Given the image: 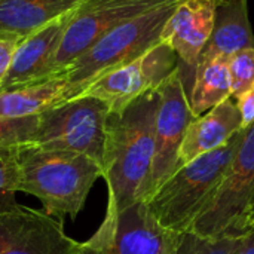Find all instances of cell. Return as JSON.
Instances as JSON below:
<instances>
[{"mask_svg":"<svg viewBox=\"0 0 254 254\" xmlns=\"http://www.w3.org/2000/svg\"><path fill=\"white\" fill-rule=\"evenodd\" d=\"M156 91L147 92L119 113H110L106 129L103 179L107 210L118 213L144 201L155 158Z\"/></svg>","mask_w":254,"mask_h":254,"instance_id":"6da1fadb","label":"cell"},{"mask_svg":"<svg viewBox=\"0 0 254 254\" xmlns=\"http://www.w3.org/2000/svg\"><path fill=\"white\" fill-rule=\"evenodd\" d=\"M13 164L16 192L37 198L42 210L58 219H76L94 183L103 177L100 164L89 156L33 143L13 147Z\"/></svg>","mask_w":254,"mask_h":254,"instance_id":"7a4b0ae2","label":"cell"},{"mask_svg":"<svg viewBox=\"0 0 254 254\" xmlns=\"http://www.w3.org/2000/svg\"><path fill=\"white\" fill-rule=\"evenodd\" d=\"M244 131L246 129L237 132L222 147L176 170L168 180L144 201L155 220L164 229L174 234L190 231L223 180L243 141Z\"/></svg>","mask_w":254,"mask_h":254,"instance_id":"3957f363","label":"cell"},{"mask_svg":"<svg viewBox=\"0 0 254 254\" xmlns=\"http://www.w3.org/2000/svg\"><path fill=\"white\" fill-rule=\"evenodd\" d=\"M180 1L182 0H167L119 24L71 63L63 73L65 79L64 101L80 97L106 73L137 60L144 52L159 45L162 30Z\"/></svg>","mask_w":254,"mask_h":254,"instance_id":"277c9868","label":"cell"},{"mask_svg":"<svg viewBox=\"0 0 254 254\" xmlns=\"http://www.w3.org/2000/svg\"><path fill=\"white\" fill-rule=\"evenodd\" d=\"M110 110L98 98L82 95L46 110L39 118L33 144L89 156L103 170Z\"/></svg>","mask_w":254,"mask_h":254,"instance_id":"5b68a950","label":"cell"},{"mask_svg":"<svg viewBox=\"0 0 254 254\" xmlns=\"http://www.w3.org/2000/svg\"><path fill=\"white\" fill-rule=\"evenodd\" d=\"M253 207L254 122L244 131L243 141L223 180L189 232L202 237H219L222 234L237 232Z\"/></svg>","mask_w":254,"mask_h":254,"instance_id":"8992f818","label":"cell"},{"mask_svg":"<svg viewBox=\"0 0 254 254\" xmlns=\"http://www.w3.org/2000/svg\"><path fill=\"white\" fill-rule=\"evenodd\" d=\"M179 234L164 229L144 201L110 213L76 254H174Z\"/></svg>","mask_w":254,"mask_h":254,"instance_id":"52a82bcc","label":"cell"},{"mask_svg":"<svg viewBox=\"0 0 254 254\" xmlns=\"http://www.w3.org/2000/svg\"><path fill=\"white\" fill-rule=\"evenodd\" d=\"M167 0H85L71 15L51 76H63L64 70L119 24L138 16Z\"/></svg>","mask_w":254,"mask_h":254,"instance_id":"ba28073f","label":"cell"},{"mask_svg":"<svg viewBox=\"0 0 254 254\" xmlns=\"http://www.w3.org/2000/svg\"><path fill=\"white\" fill-rule=\"evenodd\" d=\"M177 67L176 52L161 42L137 60L101 76L82 95L98 98L110 113H119L141 95L156 91Z\"/></svg>","mask_w":254,"mask_h":254,"instance_id":"9c48e42d","label":"cell"},{"mask_svg":"<svg viewBox=\"0 0 254 254\" xmlns=\"http://www.w3.org/2000/svg\"><path fill=\"white\" fill-rule=\"evenodd\" d=\"M156 94L155 158L146 199L176 171L179 149L190 122L195 119L179 67L158 86Z\"/></svg>","mask_w":254,"mask_h":254,"instance_id":"30bf717a","label":"cell"},{"mask_svg":"<svg viewBox=\"0 0 254 254\" xmlns=\"http://www.w3.org/2000/svg\"><path fill=\"white\" fill-rule=\"evenodd\" d=\"M80 243L43 210L18 205L0 213V254H76Z\"/></svg>","mask_w":254,"mask_h":254,"instance_id":"8fae6325","label":"cell"},{"mask_svg":"<svg viewBox=\"0 0 254 254\" xmlns=\"http://www.w3.org/2000/svg\"><path fill=\"white\" fill-rule=\"evenodd\" d=\"M219 0H182L168 18L161 42L171 48L179 60V70L189 92L193 85L199 55L208 42Z\"/></svg>","mask_w":254,"mask_h":254,"instance_id":"7c38bea8","label":"cell"},{"mask_svg":"<svg viewBox=\"0 0 254 254\" xmlns=\"http://www.w3.org/2000/svg\"><path fill=\"white\" fill-rule=\"evenodd\" d=\"M74 10L54 19L18 43L0 91H9L52 79V63Z\"/></svg>","mask_w":254,"mask_h":254,"instance_id":"4fadbf2b","label":"cell"},{"mask_svg":"<svg viewBox=\"0 0 254 254\" xmlns=\"http://www.w3.org/2000/svg\"><path fill=\"white\" fill-rule=\"evenodd\" d=\"M241 129V115L231 97L190 122L179 149L176 170L222 147Z\"/></svg>","mask_w":254,"mask_h":254,"instance_id":"5bb4252c","label":"cell"},{"mask_svg":"<svg viewBox=\"0 0 254 254\" xmlns=\"http://www.w3.org/2000/svg\"><path fill=\"white\" fill-rule=\"evenodd\" d=\"M243 49H254L249 0H219L214 27L199 55L198 64L214 60H229Z\"/></svg>","mask_w":254,"mask_h":254,"instance_id":"9a60e30c","label":"cell"},{"mask_svg":"<svg viewBox=\"0 0 254 254\" xmlns=\"http://www.w3.org/2000/svg\"><path fill=\"white\" fill-rule=\"evenodd\" d=\"M85 0H0V37L21 42Z\"/></svg>","mask_w":254,"mask_h":254,"instance_id":"2e32d148","label":"cell"},{"mask_svg":"<svg viewBox=\"0 0 254 254\" xmlns=\"http://www.w3.org/2000/svg\"><path fill=\"white\" fill-rule=\"evenodd\" d=\"M65 79L57 76L39 83L0 91V118L39 116L64 101Z\"/></svg>","mask_w":254,"mask_h":254,"instance_id":"e0dca14e","label":"cell"},{"mask_svg":"<svg viewBox=\"0 0 254 254\" xmlns=\"http://www.w3.org/2000/svg\"><path fill=\"white\" fill-rule=\"evenodd\" d=\"M228 61L214 60L196 65L193 85L189 92V103L195 118L232 97Z\"/></svg>","mask_w":254,"mask_h":254,"instance_id":"ac0fdd59","label":"cell"},{"mask_svg":"<svg viewBox=\"0 0 254 254\" xmlns=\"http://www.w3.org/2000/svg\"><path fill=\"white\" fill-rule=\"evenodd\" d=\"M243 234L228 232L219 237H202L193 232L179 234L174 254H235Z\"/></svg>","mask_w":254,"mask_h":254,"instance_id":"d6986e66","label":"cell"},{"mask_svg":"<svg viewBox=\"0 0 254 254\" xmlns=\"http://www.w3.org/2000/svg\"><path fill=\"white\" fill-rule=\"evenodd\" d=\"M39 116L0 118V149H12L33 143L39 129Z\"/></svg>","mask_w":254,"mask_h":254,"instance_id":"ffe728a7","label":"cell"},{"mask_svg":"<svg viewBox=\"0 0 254 254\" xmlns=\"http://www.w3.org/2000/svg\"><path fill=\"white\" fill-rule=\"evenodd\" d=\"M232 98H238L254 86V49H243L234 54L229 61Z\"/></svg>","mask_w":254,"mask_h":254,"instance_id":"44dd1931","label":"cell"},{"mask_svg":"<svg viewBox=\"0 0 254 254\" xmlns=\"http://www.w3.org/2000/svg\"><path fill=\"white\" fill-rule=\"evenodd\" d=\"M16 176L13 164V147L0 149V213L15 210L16 202Z\"/></svg>","mask_w":254,"mask_h":254,"instance_id":"7402d4cb","label":"cell"},{"mask_svg":"<svg viewBox=\"0 0 254 254\" xmlns=\"http://www.w3.org/2000/svg\"><path fill=\"white\" fill-rule=\"evenodd\" d=\"M235 104H237L238 112L241 115L243 129H247L254 122V86L250 91L240 95L235 100Z\"/></svg>","mask_w":254,"mask_h":254,"instance_id":"603a6c76","label":"cell"},{"mask_svg":"<svg viewBox=\"0 0 254 254\" xmlns=\"http://www.w3.org/2000/svg\"><path fill=\"white\" fill-rule=\"evenodd\" d=\"M18 43L19 42L0 37V86L9 71V67H10V63H12V58H13Z\"/></svg>","mask_w":254,"mask_h":254,"instance_id":"cb8c5ba5","label":"cell"},{"mask_svg":"<svg viewBox=\"0 0 254 254\" xmlns=\"http://www.w3.org/2000/svg\"><path fill=\"white\" fill-rule=\"evenodd\" d=\"M235 254H254V228L243 232L241 244Z\"/></svg>","mask_w":254,"mask_h":254,"instance_id":"d4e9b609","label":"cell"},{"mask_svg":"<svg viewBox=\"0 0 254 254\" xmlns=\"http://www.w3.org/2000/svg\"><path fill=\"white\" fill-rule=\"evenodd\" d=\"M254 228V207L249 211V214L244 217V220L241 222V225L238 226V229H237V232L238 234H243V232H246V231H249V229H253Z\"/></svg>","mask_w":254,"mask_h":254,"instance_id":"484cf974","label":"cell"}]
</instances>
